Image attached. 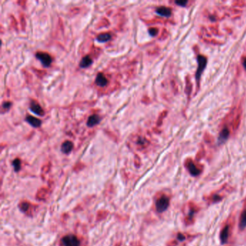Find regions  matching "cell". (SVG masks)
Masks as SVG:
<instances>
[{
  "label": "cell",
  "mask_w": 246,
  "mask_h": 246,
  "mask_svg": "<svg viewBox=\"0 0 246 246\" xmlns=\"http://www.w3.org/2000/svg\"><path fill=\"white\" fill-rule=\"evenodd\" d=\"M199 211V207L194 203L189 202L185 205L183 209L184 215V224L186 226L193 224L195 222L196 214Z\"/></svg>",
  "instance_id": "1"
},
{
  "label": "cell",
  "mask_w": 246,
  "mask_h": 246,
  "mask_svg": "<svg viewBox=\"0 0 246 246\" xmlns=\"http://www.w3.org/2000/svg\"><path fill=\"white\" fill-rule=\"evenodd\" d=\"M170 199L168 196L162 194L157 198L155 202V208L157 212L162 213L166 211L170 206Z\"/></svg>",
  "instance_id": "2"
},
{
  "label": "cell",
  "mask_w": 246,
  "mask_h": 246,
  "mask_svg": "<svg viewBox=\"0 0 246 246\" xmlns=\"http://www.w3.org/2000/svg\"><path fill=\"white\" fill-rule=\"evenodd\" d=\"M229 188H230L229 186L227 188H223V189H220L219 191L211 193V194H210V195L206 198V201L207 203L209 204H215V203L219 202L220 201L223 199L224 196H225V193H227L229 190Z\"/></svg>",
  "instance_id": "3"
},
{
  "label": "cell",
  "mask_w": 246,
  "mask_h": 246,
  "mask_svg": "<svg viewBox=\"0 0 246 246\" xmlns=\"http://www.w3.org/2000/svg\"><path fill=\"white\" fill-rule=\"evenodd\" d=\"M185 167L192 176H198L202 172V168L196 165L195 162L192 161L191 159L186 160V161L185 162Z\"/></svg>",
  "instance_id": "4"
},
{
  "label": "cell",
  "mask_w": 246,
  "mask_h": 246,
  "mask_svg": "<svg viewBox=\"0 0 246 246\" xmlns=\"http://www.w3.org/2000/svg\"><path fill=\"white\" fill-rule=\"evenodd\" d=\"M198 68L197 71L196 73V78L197 80V82L199 81L201 76H202V72H204V69H205L206 66V58L204 56H198Z\"/></svg>",
  "instance_id": "5"
},
{
  "label": "cell",
  "mask_w": 246,
  "mask_h": 246,
  "mask_svg": "<svg viewBox=\"0 0 246 246\" xmlns=\"http://www.w3.org/2000/svg\"><path fill=\"white\" fill-rule=\"evenodd\" d=\"M231 228H232V227L228 223L226 224L222 228L219 234V240L222 244H225L228 242L229 237H230L231 234Z\"/></svg>",
  "instance_id": "6"
},
{
  "label": "cell",
  "mask_w": 246,
  "mask_h": 246,
  "mask_svg": "<svg viewBox=\"0 0 246 246\" xmlns=\"http://www.w3.org/2000/svg\"><path fill=\"white\" fill-rule=\"evenodd\" d=\"M62 243L65 246H80V242L75 235H66L62 238Z\"/></svg>",
  "instance_id": "7"
},
{
  "label": "cell",
  "mask_w": 246,
  "mask_h": 246,
  "mask_svg": "<svg viewBox=\"0 0 246 246\" xmlns=\"http://www.w3.org/2000/svg\"><path fill=\"white\" fill-rule=\"evenodd\" d=\"M36 57H37L38 60H40L42 65L46 67H49L51 65V61H52V59H51V56L47 53L38 52L36 53Z\"/></svg>",
  "instance_id": "8"
},
{
  "label": "cell",
  "mask_w": 246,
  "mask_h": 246,
  "mask_svg": "<svg viewBox=\"0 0 246 246\" xmlns=\"http://www.w3.org/2000/svg\"><path fill=\"white\" fill-rule=\"evenodd\" d=\"M30 108L35 114L38 115H43L44 114V110L40 107L39 104L36 101H32L31 102V106H30Z\"/></svg>",
  "instance_id": "9"
},
{
  "label": "cell",
  "mask_w": 246,
  "mask_h": 246,
  "mask_svg": "<svg viewBox=\"0 0 246 246\" xmlns=\"http://www.w3.org/2000/svg\"><path fill=\"white\" fill-rule=\"evenodd\" d=\"M96 85L100 87H105L108 84V80L102 73H99L95 79Z\"/></svg>",
  "instance_id": "10"
},
{
  "label": "cell",
  "mask_w": 246,
  "mask_h": 246,
  "mask_svg": "<svg viewBox=\"0 0 246 246\" xmlns=\"http://www.w3.org/2000/svg\"><path fill=\"white\" fill-rule=\"evenodd\" d=\"M26 121H27V123H29L32 127L38 128L39 127L40 125H41V121H40L39 119H38L37 118L31 116V115H28L26 118Z\"/></svg>",
  "instance_id": "11"
},
{
  "label": "cell",
  "mask_w": 246,
  "mask_h": 246,
  "mask_svg": "<svg viewBox=\"0 0 246 246\" xmlns=\"http://www.w3.org/2000/svg\"><path fill=\"white\" fill-rule=\"evenodd\" d=\"M156 12L160 16L170 17L171 15V10L170 8L165 7H160L156 10Z\"/></svg>",
  "instance_id": "12"
},
{
  "label": "cell",
  "mask_w": 246,
  "mask_h": 246,
  "mask_svg": "<svg viewBox=\"0 0 246 246\" xmlns=\"http://www.w3.org/2000/svg\"><path fill=\"white\" fill-rule=\"evenodd\" d=\"M246 227V208H245L241 212L240 217L239 220V228L244 230Z\"/></svg>",
  "instance_id": "13"
},
{
  "label": "cell",
  "mask_w": 246,
  "mask_h": 246,
  "mask_svg": "<svg viewBox=\"0 0 246 246\" xmlns=\"http://www.w3.org/2000/svg\"><path fill=\"white\" fill-rule=\"evenodd\" d=\"M73 149V144L69 141H66L61 145V151L65 154H68Z\"/></svg>",
  "instance_id": "14"
},
{
  "label": "cell",
  "mask_w": 246,
  "mask_h": 246,
  "mask_svg": "<svg viewBox=\"0 0 246 246\" xmlns=\"http://www.w3.org/2000/svg\"><path fill=\"white\" fill-rule=\"evenodd\" d=\"M100 121V119L98 115H93L90 116L88 120H87V126L90 127H94V126L97 125Z\"/></svg>",
  "instance_id": "15"
},
{
  "label": "cell",
  "mask_w": 246,
  "mask_h": 246,
  "mask_svg": "<svg viewBox=\"0 0 246 246\" xmlns=\"http://www.w3.org/2000/svg\"><path fill=\"white\" fill-rule=\"evenodd\" d=\"M92 62H93V60H92L90 56H85L84 58H82V61H80V65L82 68H86L88 67L89 66H90Z\"/></svg>",
  "instance_id": "16"
},
{
  "label": "cell",
  "mask_w": 246,
  "mask_h": 246,
  "mask_svg": "<svg viewBox=\"0 0 246 246\" xmlns=\"http://www.w3.org/2000/svg\"><path fill=\"white\" fill-rule=\"evenodd\" d=\"M111 38V35L109 33H102L100 34L97 37V40L98 42L103 43L108 41Z\"/></svg>",
  "instance_id": "17"
},
{
  "label": "cell",
  "mask_w": 246,
  "mask_h": 246,
  "mask_svg": "<svg viewBox=\"0 0 246 246\" xmlns=\"http://www.w3.org/2000/svg\"><path fill=\"white\" fill-rule=\"evenodd\" d=\"M228 136H229V131L227 129H224L221 131V133H220L219 138V142H223L224 141H225L228 138Z\"/></svg>",
  "instance_id": "18"
},
{
  "label": "cell",
  "mask_w": 246,
  "mask_h": 246,
  "mask_svg": "<svg viewBox=\"0 0 246 246\" xmlns=\"http://www.w3.org/2000/svg\"><path fill=\"white\" fill-rule=\"evenodd\" d=\"M48 196V191L45 189H40L38 192L37 194V197L40 199H43V198H46Z\"/></svg>",
  "instance_id": "19"
},
{
  "label": "cell",
  "mask_w": 246,
  "mask_h": 246,
  "mask_svg": "<svg viewBox=\"0 0 246 246\" xmlns=\"http://www.w3.org/2000/svg\"><path fill=\"white\" fill-rule=\"evenodd\" d=\"M30 205L31 204L27 202H22L20 204V208L23 211H25H25L28 210V209H30V206H31Z\"/></svg>",
  "instance_id": "20"
},
{
  "label": "cell",
  "mask_w": 246,
  "mask_h": 246,
  "mask_svg": "<svg viewBox=\"0 0 246 246\" xmlns=\"http://www.w3.org/2000/svg\"><path fill=\"white\" fill-rule=\"evenodd\" d=\"M12 164H13V166H14L15 171H19V170L20 169V166H21L20 160L19 159L15 160L13 162H12Z\"/></svg>",
  "instance_id": "21"
},
{
  "label": "cell",
  "mask_w": 246,
  "mask_h": 246,
  "mask_svg": "<svg viewBox=\"0 0 246 246\" xmlns=\"http://www.w3.org/2000/svg\"><path fill=\"white\" fill-rule=\"evenodd\" d=\"M158 33V30L157 28H150L149 30V33L152 36H155Z\"/></svg>",
  "instance_id": "22"
},
{
  "label": "cell",
  "mask_w": 246,
  "mask_h": 246,
  "mask_svg": "<svg viewBox=\"0 0 246 246\" xmlns=\"http://www.w3.org/2000/svg\"><path fill=\"white\" fill-rule=\"evenodd\" d=\"M175 3L180 6H185L187 4V1H177Z\"/></svg>",
  "instance_id": "23"
},
{
  "label": "cell",
  "mask_w": 246,
  "mask_h": 246,
  "mask_svg": "<svg viewBox=\"0 0 246 246\" xmlns=\"http://www.w3.org/2000/svg\"><path fill=\"white\" fill-rule=\"evenodd\" d=\"M10 106H11V103H10V102H4L3 103V107L5 108V109H9L10 108Z\"/></svg>",
  "instance_id": "24"
},
{
  "label": "cell",
  "mask_w": 246,
  "mask_h": 246,
  "mask_svg": "<svg viewBox=\"0 0 246 246\" xmlns=\"http://www.w3.org/2000/svg\"><path fill=\"white\" fill-rule=\"evenodd\" d=\"M243 66H244V67H245V69H246V58L244 59V61H243Z\"/></svg>",
  "instance_id": "25"
}]
</instances>
